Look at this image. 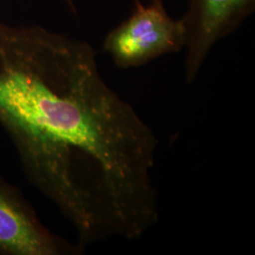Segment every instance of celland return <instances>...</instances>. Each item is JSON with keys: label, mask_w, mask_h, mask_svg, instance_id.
Here are the masks:
<instances>
[{"label": "cell", "mask_w": 255, "mask_h": 255, "mask_svg": "<svg viewBox=\"0 0 255 255\" xmlns=\"http://www.w3.org/2000/svg\"><path fill=\"white\" fill-rule=\"evenodd\" d=\"M0 125L81 246L137 240L158 222V139L104 81L88 43L0 21Z\"/></svg>", "instance_id": "cell-1"}, {"label": "cell", "mask_w": 255, "mask_h": 255, "mask_svg": "<svg viewBox=\"0 0 255 255\" xmlns=\"http://www.w3.org/2000/svg\"><path fill=\"white\" fill-rule=\"evenodd\" d=\"M185 46L182 19L170 17L163 0H150L146 6L134 0L131 15L110 31L103 50L119 68L128 69L180 52Z\"/></svg>", "instance_id": "cell-2"}, {"label": "cell", "mask_w": 255, "mask_h": 255, "mask_svg": "<svg viewBox=\"0 0 255 255\" xmlns=\"http://www.w3.org/2000/svg\"><path fill=\"white\" fill-rule=\"evenodd\" d=\"M84 248L50 232L18 188L0 176V255H78Z\"/></svg>", "instance_id": "cell-3"}, {"label": "cell", "mask_w": 255, "mask_h": 255, "mask_svg": "<svg viewBox=\"0 0 255 255\" xmlns=\"http://www.w3.org/2000/svg\"><path fill=\"white\" fill-rule=\"evenodd\" d=\"M255 0H190L182 21L186 31L185 79L194 82L211 49L254 12Z\"/></svg>", "instance_id": "cell-4"}, {"label": "cell", "mask_w": 255, "mask_h": 255, "mask_svg": "<svg viewBox=\"0 0 255 255\" xmlns=\"http://www.w3.org/2000/svg\"><path fill=\"white\" fill-rule=\"evenodd\" d=\"M67 1V3L69 4V6L71 7V9H73L74 11H75V7H74L73 2H72V0H66Z\"/></svg>", "instance_id": "cell-5"}]
</instances>
